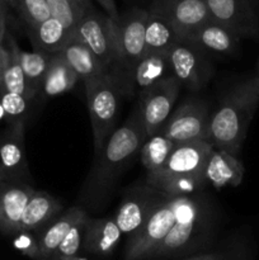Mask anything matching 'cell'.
Here are the masks:
<instances>
[{
  "mask_svg": "<svg viewBox=\"0 0 259 260\" xmlns=\"http://www.w3.org/2000/svg\"><path fill=\"white\" fill-rule=\"evenodd\" d=\"M140 107L119 128L114 129L96 154L95 162L86 178L80 193V202L96 208L111 193L119 174L128 167L146 141Z\"/></svg>",
  "mask_w": 259,
  "mask_h": 260,
  "instance_id": "1",
  "label": "cell"
},
{
  "mask_svg": "<svg viewBox=\"0 0 259 260\" xmlns=\"http://www.w3.org/2000/svg\"><path fill=\"white\" fill-rule=\"evenodd\" d=\"M259 106V76L238 81L210 116L207 142L238 156Z\"/></svg>",
  "mask_w": 259,
  "mask_h": 260,
  "instance_id": "2",
  "label": "cell"
},
{
  "mask_svg": "<svg viewBox=\"0 0 259 260\" xmlns=\"http://www.w3.org/2000/svg\"><path fill=\"white\" fill-rule=\"evenodd\" d=\"M212 150L207 141L175 145L161 169L147 174L146 184L167 198L195 194L206 184L205 167Z\"/></svg>",
  "mask_w": 259,
  "mask_h": 260,
  "instance_id": "3",
  "label": "cell"
},
{
  "mask_svg": "<svg viewBox=\"0 0 259 260\" xmlns=\"http://www.w3.org/2000/svg\"><path fill=\"white\" fill-rule=\"evenodd\" d=\"M93 128L94 150L98 154L114 132L118 116L121 89L118 76L107 73L84 81Z\"/></svg>",
  "mask_w": 259,
  "mask_h": 260,
  "instance_id": "4",
  "label": "cell"
},
{
  "mask_svg": "<svg viewBox=\"0 0 259 260\" xmlns=\"http://www.w3.org/2000/svg\"><path fill=\"white\" fill-rule=\"evenodd\" d=\"M177 198L175 221L172 229L149 259L172 258L189 250L196 243H200L207 226L206 212L201 200L193 196Z\"/></svg>",
  "mask_w": 259,
  "mask_h": 260,
  "instance_id": "5",
  "label": "cell"
},
{
  "mask_svg": "<svg viewBox=\"0 0 259 260\" xmlns=\"http://www.w3.org/2000/svg\"><path fill=\"white\" fill-rule=\"evenodd\" d=\"M75 36L90 48L108 73L117 75L114 71V69L118 68L116 22L106 13L98 12L93 4L89 3L84 8L76 25Z\"/></svg>",
  "mask_w": 259,
  "mask_h": 260,
  "instance_id": "6",
  "label": "cell"
},
{
  "mask_svg": "<svg viewBox=\"0 0 259 260\" xmlns=\"http://www.w3.org/2000/svg\"><path fill=\"white\" fill-rule=\"evenodd\" d=\"M177 198L165 197L155 207L144 225L130 236L124 250L126 260H149L161 244L175 221Z\"/></svg>",
  "mask_w": 259,
  "mask_h": 260,
  "instance_id": "7",
  "label": "cell"
},
{
  "mask_svg": "<svg viewBox=\"0 0 259 260\" xmlns=\"http://www.w3.org/2000/svg\"><path fill=\"white\" fill-rule=\"evenodd\" d=\"M210 111L203 99H185L168 118L161 134L175 145L207 141Z\"/></svg>",
  "mask_w": 259,
  "mask_h": 260,
  "instance_id": "8",
  "label": "cell"
},
{
  "mask_svg": "<svg viewBox=\"0 0 259 260\" xmlns=\"http://www.w3.org/2000/svg\"><path fill=\"white\" fill-rule=\"evenodd\" d=\"M147 14V10L134 8L123 15H119L118 22H116L118 68L127 74L134 70L146 53L145 30Z\"/></svg>",
  "mask_w": 259,
  "mask_h": 260,
  "instance_id": "9",
  "label": "cell"
},
{
  "mask_svg": "<svg viewBox=\"0 0 259 260\" xmlns=\"http://www.w3.org/2000/svg\"><path fill=\"white\" fill-rule=\"evenodd\" d=\"M168 60L172 76L188 90H201L213 74L210 61L206 58V52L184 41L168 51Z\"/></svg>",
  "mask_w": 259,
  "mask_h": 260,
  "instance_id": "10",
  "label": "cell"
},
{
  "mask_svg": "<svg viewBox=\"0 0 259 260\" xmlns=\"http://www.w3.org/2000/svg\"><path fill=\"white\" fill-rule=\"evenodd\" d=\"M180 86L179 81L170 76L140 95V113L147 137L161 131L167 123L179 95Z\"/></svg>",
  "mask_w": 259,
  "mask_h": 260,
  "instance_id": "11",
  "label": "cell"
},
{
  "mask_svg": "<svg viewBox=\"0 0 259 260\" xmlns=\"http://www.w3.org/2000/svg\"><path fill=\"white\" fill-rule=\"evenodd\" d=\"M211 19L239 37L259 35V19L254 0H205Z\"/></svg>",
  "mask_w": 259,
  "mask_h": 260,
  "instance_id": "12",
  "label": "cell"
},
{
  "mask_svg": "<svg viewBox=\"0 0 259 260\" xmlns=\"http://www.w3.org/2000/svg\"><path fill=\"white\" fill-rule=\"evenodd\" d=\"M28 177L24 124L14 122L0 137V182H25Z\"/></svg>",
  "mask_w": 259,
  "mask_h": 260,
  "instance_id": "13",
  "label": "cell"
},
{
  "mask_svg": "<svg viewBox=\"0 0 259 260\" xmlns=\"http://www.w3.org/2000/svg\"><path fill=\"white\" fill-rule=\"evenodd\" d=\"M164 198V196L147 184L131 190L114 215L122 235H134Z\"/></svg>",
  "mask_w": 259,
  "mask_h": 260,
  "instance_id": "14",
  "label": "cell"
},
{
  "mask_svg": "<svg viewBox=\"0 0 259 260\" xmlns=\"http://www.w3.org/2000/svg\"><path fill=\"white\" fill-rule=\"evenodd\" d=\"M150 9L161 13L172 23L182 41L211 20L205 0H154Z\"/></svg>",
  "mask_w": 259,
  "mask_h": 260,
  "instance_id": "15",
  "label": "cell"
},
{
  "mask_svg": "<svg viewBox=\"0 0 259 260\" xmlns=\"http://www.w3.org/2000/svg\"><path fill=\"white\" fill-rule=\"evenodd\" d=\"M35 190L25 182H0V233L8 236L20 233L23 211Z\"/></svg>",
  "mask_w": 259,
  "mask_h": 260,
  "instance_id": "16",
  "label": "cell"
},
{
  "mask_svg": "<svg viewBox=\"0 0 259 260\" xmlns=\"http://www.w3.org/2000/svg\"><path fill=\"white\" fill-rule=\"evenodd\" d=\"M240 40L238 35L212 19L183 38L203 52L217 55H235L240 50Z\"/></svg>",
  "mask_w": 259,
  "mask_h": 260,
  "instance_id": "17",
  "label": "cell"
},
{
  "mask_svg": "<svg viewBox=\"0 0 259 260\" xmlns=\"http://www.w3.org/2000/svg\"><path fill=\"white\" fill-rule=\"evenodd\" d=\"M84 215H86V211L84 208L79 206L70 207L62 215L57 216L55 220L40 229L41 231L36 236L37 260H52L65 236Z\"/></svg>",
  "mask_w": 259,
  "mask_h": 260,
  "instance_id": "18",
  "label": "cell"
},
{
  "mask_svg": "<svg viewBox=\"0 0 259 260\" xmlns=\"http://www.w3.org/2000/svg\"><path fill=\"white\" fill-rule=\"evenodd\" d=\"M244 172V165L238 156L213 149L206 162L205 179L206 183H210L217 189L228 185L236 187L243 182Z\"/></svg>",
  "mask_w": 259,
  "mask_h": 260,
  "instance_id": "19",
  "label": "cell"
},
{
  "mask_svg": "<svg viewBox=\"0 0 259 260\" xmlns=\"http://www.w3.org/2000/svg\"><path fill=\"white\" fill-rule=\"evenodd\" d=\"M121 238L122 231L119 230L114 216L95 218V220L89 218L85 236H84L83 249L86 253L94 255H109L118 246Z\"/></svg>",
  "mask_w": 259,
  "mask_h": 260,
  "instance_id": "20",
  "label": "cell"
},
{
  "mask_svg": "<svg viewBox=\"0 0 259 260\" xmlns=\"http://www.w3.org/2000/svg\"><path fill=\"white\" fill-rule=\"evenodd\" d=\"M61 210L62 206L53 196L43 190H35L23 211L20 233H32L42 229L55 220Z\"/></svg>",
  "mask_w": 259,
  "mask_h": 260,
  "instance_id": "21",
  "label": "cell"
},
{
  "mask_svg": "<svg viewBox=\"0 0 259 260\" xmlns=\"http://www.w3.org/2000/svg\"><path fill=\"white\" fill-rule=\"evenodd\" d=\"M27 33L36 51L47 55L60 53L75 35V32H70L58 20L51 17L38 24L27 27Z\"/></svg>",
  "mask_w": 259,
  "mask_h": 260,
  "instance_id": "22",
  "label": "cell"
},
{
  "mask_svg": "<svg viewBox=\"0 0 259 260\" xmlns=\"http://www.w3.org/2000/svg\"><path fill=\"white\" fill-rule=\"evenodd\" d=\"M130 75H132V83L141 95L161 80L172 76L168 52H146Z\"/></svg>",
  "mask_w": 259,
  "mask_h": 260,
  "instance_id": "23",
  "label": "cell"
},
{
  "mask_svg": "<svg viewBox=\"0 0 259 260\" xmlns=\"http://www.w3.org/2000/svg\"><path fill=\"white\" fill-rule=\"evenodd\" d=\"M58 55L70 66L71 70L79 76L80 80L85 81L88 79L108 73L101 61L91 52L90 48L80 40H78L75 35L71 37L68 45L62 48Z\"/></svg>",
  "mask_w": 259,
  "mask_h": 260,
  "instance_id": "24",
  "label": "cell"
},
{
  "mask_svg": "<svg viewBox=\"0 0 259 260\" xmlns=\"http://www.w3.org/2000/svg\"><path fill=\"white\" fill-rule=\"evenodd\" d=\"M146 30H145V50L146 52H168L173 46L182 42L172 23L154 9L147 10Z\"/></svg>",
  "mask_w": 259,
  "mask_h": 260,
  "instance_id": "25",
  "label": "cell"
},
{
  "mask_svg": "<svg viewBox=\"0 0 259 260\" xmlns=\"http://www.w3.org/2000/svg\"><path fill=\"white\" fill-rule=\"evenodd\" d=\"M78 80H80L79 76L71 70L70 66L57 53L51 57L47 73L41 85L40 94L45 99L55 98L66 91H70L78 83Z\"/></svg>",
  "mask_w": 259,
  "mask_h": 260,
  "instance_id": "26",
  "label": "cell"
},
{
  "mask_svg": "<svg viewBox=\"0 0 259 260\" xmlns=\"http://www.w3.org/2000/svg\"><path fill=\"white\" fill-rule=\"evenodd\" d=\"M8 47L13 51V53L17 57L32 90L36 94L40 93L43 78L47 73L51 57L53 55H47V53L38 52V51H36V52H25V51L20 50L19 46L15 43V41L12 37H9V46Z\"/></svg>",
  "mask_w": 259,
  "mask_h": 260,
  "instance_id": "27",
  "label": "cell"
},
{
  "mask_svg": "<svg viewBox=\"0 0 259 260\" xmlns=\"http://www.w3.org/2000/svg\"><path fill=\"white\" fill-rule=\"evenodd\" d=\"M174 147V142L170 141L161 132H157V134L147 137L140 150L142 165L146 169L147 174L161 169L163 165L169 159Z\"/></svg>",
  "mask_w": 259,
  "mask_h": 260,
  "instance_id": "28",
  "label": "cell"
},
{
  "mask_svg": "<svg viewBox=\"0 0 259 260\" xmlns=\"http://www.w3.org/2000/svg\"><path fill=\"white\" fill-rule=\"evenodd\" d=\"M8 50L7 62H5L4 69H3L2 78H0V91H9V93L19 94V95L25 96L27 99L32 101L35 98L36 93L32 90L30 85L25 79L24 73L18 62L17 57L13 53L9 47Z\"/></svg>",
  "mask_w": 259,
  "mask_h": 260,
  "instance_id": "29",
  "label": "cell"
},
{
  "mask_svg": "<svg viewBox=\"0 0 259 260\" xmlns=\"http://www.w3.org/2000/svg\"><path fill=\"white\" fill-rule=\"evenodd\" d=\"M90 0H86L83 4L73 2V0H46L50 17L58 20L66 29L75 32L76 25L80 19L83 10Z\"/></svg>",
  "mask_w": 259,
  "mask_h": 260,
  "instance_id": "30",
  "label": "cell"
},
{
  "mask_svg": "<svg viewBox=\"0 0 259 260\" xmlns=\"http://www.w3.org/2000/svg\"><path fill=\"white\" fill-rule=\"evenodd\" d=\"M88 222L89 217L88 213H86L71 228V230L69 231L68 235L65 236L62 243L60 244L58 249L56 250L52 260H61L62 258H68V256L78 255L79 250L83 248L84 236H85Z\"/></svg>",
  "mask_w": 259,
  "mask_h": 260,
  "instance_id": "31",
  "label": "cell"
},
{
  "mask_svg": "<svg viewBox=\"0 0 259 260\" xmlns=\"http://www.w3.org/2000/svg\"><path fill=\"white\" fill-rule=\"evenodd\" d=\"M8 4L17 10L27 27L38 24L50 18L46 0H8Z\"/></svg>",
  "mask_w": 259,
  "mask_h": 260,
  "instance_id": "32",
  "label": "cell"
},
{
  "mask_svg": "<svg viewBox=\"0 0 259 260\" xmlns=\"http://www.w3.org/2000/svg\"><path fill=\"white\" fill-rule=\"evenodd\" d=\"M29 99L19 94L9 93V91H0V106L5 116L14 122H23V117L28 111Z\"/></svg>",
  "mask_w": 259,
  "mask_h": 260,
  "instance_id": "33",
  "label": "cell"
},
{
  "mask_svg": "<svg viewBox=\"0 0 259 260\" xmlns=\"http://www.w3.org/2000/svg\"><path fill=\"white\" fill-rule=\"evenodd\" d=\"M15 236H17L15 248L22 251L24 255L37 260V240H36V236H33L30 233H20Z\"/></svg>",
  "mask_w": 259,
  "mask_h": 260,
  "instance_id": "34",
  "label": "cell"
},
{
  "mask_svg": "<svg viewBox=\"0 0 259 260\" xmlns=\"http://www.w3.org/2000/svg\"><path fill=\"white\" fill-rule=\"evenodd\" d=\"M239 241H240V239L234 241L233 245L230 246V249L226 251H213V253L198 254V255H193L190 256V258L184 260H231L233 259L234 254H235L236 248H238Z\"/></svg>",
  "mask_w": 259,
  "mask_h": 260,
  "instance_id": "35",
  "label": "cell"
},
{
  "mask_svg": "<svg viewBox=\"0 0 259 260\" xmlns=\"http://www.w3.org/2000/svg\"><path fill=\"white\" fill-rule=\"evenodd\" d=\"M231 260H253L251 249L249 246V243L246 239H240L238 248L235 250V254H234Z\"/></svg>",
  "mask_w": 259,
  "mask_h": 260,
  "instance_id": "36",
  "label": "cell"
},
{
  "mask_svg": "<svg viewBox=\"0 0 259 260\" xmlns=\"http://www.w3.org/2000/svg\"><path fill=\"white\" fill-rule=\"evenodd\" d=\"M95 2L101 5L102 9L104 10V13H106L113 22H118L119 13L118 10H117L116 0H95Z\"/></svg>",
  "mask_w": 259,
  "mask_h": 260,
  "instance_id": "37",
  "label": "cell"
},
{
  "mask_svg": "<svg viewBox=\"0 0 259 260\" xmlns=\"http://www.w3.org/2000/svg\"><path fill=\"white\" fill-rule=\"evenodd\" d=\"M8 0H0V38L4 40L5 36V19L8 12Z\"/></svg>",
  "mask_w": 259,
  "mask_h": 260,
  "instance_id": "38",
  "label": "cell"
},
{
  "mask_svg": "<svg viewBox=\"0 0 259 260\" xmlns=\"http://www.w3.org/2000/svg\"><path fill=\"white\" fill-rule=\"evenodd\" d=\"M3 38H0V78H2V73L3 69H4L5 62H7V57H8V50L4 47L3 45Z\"/></svg>",
  "mask_w": 259,
  "mask_h": 260,
  "instance_id": "39",
  "label": "cell"
},
{
  "mask_svg": "<svg viewBox=\"0 0 259 260\" xmlns=\"http://www.w3.org/2000/svg\"><path fill=\"white\" fill-rule=\"evenodd\" d=\"M61 260H85L84 258L79 255H74V256H68V258H62Z\"/></svg>",
  "mask_w": 259,
  "mask_h": 260,
  "instance_id": "40",
  "label": "cell"
},
{
  "mask_svg": "<svg viewBox=\"0 0 259 260\" xmlns=\"http://www.w3.org/2000/svg\"><path fill=\"white\" fill-rule=\"evenodd\" d=\"M73 2L78 3V4H83V3H85V2H86V0H73Z\"/></svg>",
  "mask_w": 259,
  "mask_h": 260,
  "instance_id": "41",
  "label": "cell"
},
{
  "mask_svg": "<svg viewBox=\"0 0 259 260\" xmlns=\"http://www.w3.org/2000/svg\"><path fill=\"white\" fill-rule=\"evenodd\" d=\"M256 76H259V61H258V66H256Z\"/></svg>",
  "mask_w": 259,
  "mask_h": 260,
  "instance_id": "42",
  "label": "cell"
}]
</instances>
